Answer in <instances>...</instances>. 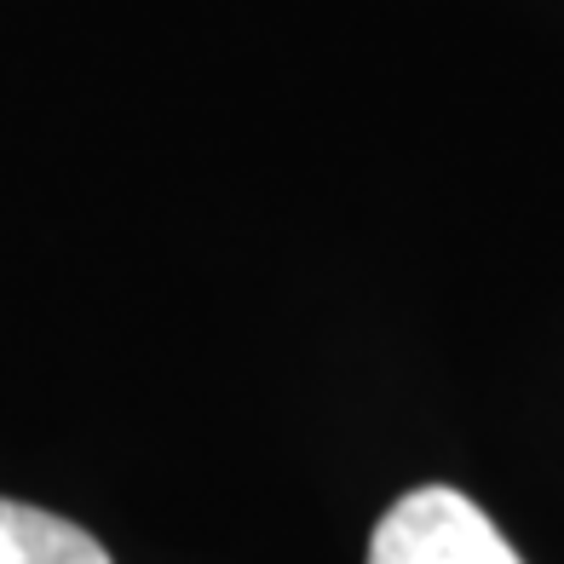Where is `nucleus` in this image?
I'll list each match as a JSON object with an SVG mask.
<instances>
[{
    "mask_svg": "<svg viewBox=\"0 0 564 564\" xmlns=\"http://www.w3.org/2000/svg\"><path fill=\"white\" fill-rule=\"evenodd\" d=\"M369 564H524L473 496L421 484L369 535Z\"/></svg>",
    "mask_w": 564,
    "mask_h": 564,
    "instance_id": "f257e3e1",
    "label": "nucleus"
},
{
    "mask_svg": "<svg viewBox=\"0 0 564 564\" xmlns=\"http://www.w3.org/2000/svg\"><path fill=\"white\" fill-rule=\"evenodd\" d=\"M0 564H110V553L58 512L0 496Z\"/></svg>",
    "mask_w": 564,
    "mask_h": 564,
    "instance_id": "f03ea898",
    "label": "nucleus"
}]
</instances>
